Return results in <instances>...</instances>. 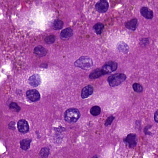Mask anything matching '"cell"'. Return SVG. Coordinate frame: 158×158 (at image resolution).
<instances>
[{
    "instance_id": "1",
    "label": "cell",
    "mask_w": 158,
    "mask_h": 158,
    "mask_svg": "<svg viewBox=\"0 0 158 158\" xmlns=\"http://www.w3.org/2000/svg\"><path fill=\"white\" fill-rule=\"evenodd\" d=\"M80 116V111L77 109L72 108L68 109L65 112L64 118L65 120L68 123H74L77 121Z\"/></svg>"
},
{
    "instance_id": "2",
    "label": "cell",
    "mask_w": 158,
    "mask_h": 158,
    "mask_svg": "<svg viewBox=\"0 0 158 158\" xmlns=\"http://www.w3.org/2000/svg\"><path fill=\"white\" fill-rule=\"evenodd\" d=\"M126 79V76L124 74H115L108 78V82L111 87H115L122 84Z\"/></svg>"
},
{
    "instance_id": "3",
    "label": "cell",
    "mask_w": 158,
    "mask_h": 158,
    "mask_svg": "<svg viewBox=\"0 0 158 158\" xmlns=\"http://www.w3.org/2000/svg\"><path fill=\"white\" fill-rule=\"evenodd\" d=\"M75 65L83 70H88L93 66V62L89 58L83 56L75 61Z\"/></svg>"
},
{
    "instance_id": "4",
    "label": "cell",
    "mask_w": 158,
    "mask_h": 158,
    "mask_svg": "<svg viewBox=\"0 0 158 158\" xmlns=\"http://www.w3.org/2000/svg\"><path fill=\"white\" fill-rule=\"evenodd\" d=\"M117 63L110 61L105 64V65L103 67L102 70L104 74H106L115 71L117 69Z\"/></svg>"
},
{
    "instance_id": "5",
    "label": "cell",
    "mask_w": 158,
    "mask_h": 158,
    "mask_svg": "<svg viewBox=\"0 0 158 158\" xmlns=\"http://www.w3.org/2000/svg\"><path fill=\"white\" fill-rule=\"evenodd\" d=\"M26 94L27 98L32 102H37L40 99V94L36 89H30L26 92Z\"/></svg>"
},
{
    "instance_id": "6",
    "label": "cell",
    "mask_w": 158,
    "mask_h": 158,
    "mask_svg": "<svg viewBox=\"0 0 158 158\" xmlns=\"http://www.w3.org/2000/svg\"><path fill=\"white\" fill-rule=\"evenodd\" d=\"M109 8L108 2L105 0H101L96 5V9L99 13H105Z\"/></svg>"
},
{
    "instance_id": "7",
    "label": "cell",
    "mask_w": 158,
    "mask_h": 158,
    "mask_svg": "<svg viewBox=\"0 0 158 158\" xmlns=\"http://www.w3.org/2000/svg\"><path fill=\"white\" fill-rule=\"evenodd\" d=\"M18 128L19 132L25 134L28 133L29 130L28 123V121L24 119L20 120L18 123Z\"/></svg>"
},
{
    "instance_id": "8",
    "label": "cell",
    "mask_w": 158,
    "mask_h": 158,
    "mask_svg": "<svg viewBox=\"0 0 158 158\" xmlns=\"http://www.w3.org/2000/svg\"><path fill=\"white\" fill-rule=\"evenodd\" d=\"M125 142L127 143L130 148H134L137 145V135L134 134H128L125 138Z\"/></svg>"
},
{
    "instance_id": "9",
    "label": "cell",
    "mask_w": 158,
    "mask_h": 158,
    "mask_svg": "<svg viewBox=\"0 0 158 158\" xmlns=\"http://www.w3.org/2000/svg\"><path fill=\"white\" fill-rule=\"evenodd\" d=\"M29 84L33 87H37L40 85L41 78L38 74L32 75L28 79Z\"/></svg>"
},
{
    "instance_id": "10",
    "label": "cell",
    "mask_w": 158,
    "mask_h": 158,
    "mask_svg": "<svg viewBox=\"0 0 158 158\" xmlns=\"http://www.w3.org/2000/svg\"><path fill=\"white\" fill-rule=\"evenodd\" d=\"M140 12L144 17L147 19H151L154 17L153 12L147 7H142L140 9Z\"/></svg>"
},
{
    "instance_id": "11",
    "label": "cell",
    "mask_w": 158,
    "mask_h": 158,
    "mask_svg": "<svg viewBox=\"0 0 158 158\" xmlns=\"http://www.w3.org/2000/svg\"><path fill=\"white\" fill-rule=\"evenodd\" d=\"M93 92V87L91 85H88L84 87L81 92V98L85 99L88 98L91 95H92Z\"/></svg>"
},
{
    "instance_id": "12",
    "label": "cell",
    "mask_w": 158,
    "mask_h": 158,
    "mask_svg": "<svg viewBox=\"0 0 158 158\" xmlns=\"http://www.w3.org/2000/svg\"><path fill=\"white\" fill-rule=\"evenodd\" d=\"M73 30L70 28H67L61 31V38L63 40L68 39L73 35Z\"/></svg>"
},
{
    "instance_id": "13",
    "label": "cell",
    "mask_w": 158,
    "mask_h": 158,
    "mask_svg": "<svg viewBox=\"0 0 158 158\" xmlns=\"http://www.w3.org/2000/svg\"><path fill=\"white\" fill-rule=\"evenodd\" d=\"M125 25L127 28L129 29L130 30L134 31L137 28V19H133L129 21L126 22Z\"/></svg>"
},
{
    "instance_id": "14",
    "label": "cell",
    "mask_w": 158,
    "mask_h": 158,
    "mask_svg": "<svg viewBox=\"0 0 158 158\" xmlns=\"http://www.w3.org/2000/svg\"><path fill=\"white\" fill-rule=\"evenodd\" d=\"M34 53L39 56H44L47 54V50L42 46H39L34 48Z\"/></svg>"
},
{
    "instance_id": "15",
    "label": "cell",
    "mask_w": 158,
    "mask_h": 158,
    "mask_svg": "<svg viewBox=\"0 0 158 158\" xmlns=\"http://www.w3.org/2000/svg\"><path fill=\"white\" fill-rule=\"evenodd\" d=\"M103 75L105 74L103 73L102 69H96L90 74L89 78L91 79H96V78H99Z\"/></svg>"
},
{
    "instance_id": "16",
    "label": "cell",
    "mask_w": 158,
    "mask_h": 158,
    "mask_svg": "<svg viewBox=\"0 0 158 158\" xmlns=\"http://www.w3.org/2000/svg\"><path fill=\"white\" fill-rule=\"evenodd\" d=\"M32 140H30L28 139H24L21 141L20 145H21V148L23 150H27L30 147V144Z\"/></svg>"
},
{
    "instance_id": "17",
    "label": "cell",
    "mask_w": 158,
    "mask_h": 158,
    "mask_svg": "<svg viewBox=\"0 0 158 158\" xmlns=\"http://www.w3.org/2000/svg\"><path fill=\"white\" fill-rule=\"evenodd\" d=\"M118 49L120 52L124 53H127L129 50L128 46L124 42H120L118 44Z\"/></svg>"
},
{
    "instance_id": "18",
    "label": "cell",
    "mask_w": 158,
    "mask_h": 158,
    "mask_svg": "<svg viewBox=\"0 0 158 158\" xmlns=\"http://www.w3.org/2000/svg\"><path fill=\"white\" fill-rule=\"evenodd\" d=\"M104 26L102 24L100 23H98L95 25L93 27V29H95V32L98 35H100L102 32Z\"/></svg>"
},
{
    "instance_id": "19",
    "label": "cell",
    "mask_w": 158,
    "mask_h": 158,
    "mask_svg": "<svg viewBox=\"0 0 158 158\" xmlns=\"http://www.w3.org/2000/svg\"><path fill=\"white\" fill-rule=\"evenodd\" d=\"M101 112V109L99 107L95 106L91 108L90 113L93 116H97L100 114Z\"/></svg>"
},
{
    "instance_id": "20",
    "label": "cell",
    "mask_w": 158,
    "mask_h": 158,
    "mask_svg": "<svg viewBox=\"0 0 158 158\" xmlns=\"http://www.w3.org/2000/svg\"><path fill=\"white\" fill-rule=\"evenodd\" d=\"M63 22L61 20H55L53 23L54 28L56 30H59L63 28Z\"/></svg>"
},
{
    "instance_id": "21",
    "label": "cell",
    "mask_w": 158,
    "mask_h": 158,
    "mask_svg": "<svg viewBox=\"0 0 158 158\" xmlns=\"http://www.w3.org/2000/svg\"><path fill=\"white\" fill-rule=\"evenodd\" d=\"M133 88L135 91L137 93H141L143 91V87L141 85L138 83H135L133 85Z\"/></svg>"
},
{
    "instance_id": "22",
    "label": "cell",
    "mask_w": 158,
    "mask_h": 158,
    "mask_svg": "<svg viewBox=\"0 0 158 158\" xmlns=\"http://www.w3.org/2000/svg\"><path fill=\"white\" fill-rule=\"evenodd\" d=\"M49 153H50L49 149L46 148H43L42 149H41L40 154L41 157H43V158H46V157H48Z\"/></svg>"
},
{
    "instance_id": "23",
    "label": "cell",
    "mask_w": 158,
    "mask_h": 158,
    "mask_svg": "<svg viewBox=\"0 0 158 158\" xmlns=\"http://www.w3.org/2000/svg\"><path fill=\"white\" fill-rule=\"evenodd\" d=\"M9 108L11 109L12 110H14L16 112H19L21 110L20 107L16 103H12L9 105Z\"/></svg>"
},
{
    "instance_id": "24",
    "label": "cell",
    "mask_w": 158,
    "mask_h": 158,
    "mask_svg": "<svg viewBox=\"0 0 158 158\" xmlns=\"http://www.w3.org/2000/svg\"><path fill=\"white\" fill-rule=\"evenodd\" d=\"M55 40V36L53 35L49 36L48 37H47L45 39V40H44L45 42H46L47 44H48L53 43L54 42Z\"/></svg>"
},
{
    "instance_id": "25",
    "label": "cell",
    "mask_w": 158,
    "mask_h": 158,
    "mask_svg": "<svg viewBox=\"0 0 158 158\" xmlns=\"http://www.w3.org/2000/svg\"><path fill=\"white\" fill-rule=\"evenodd\" d=\"M114 119V117L113 116H110L109 118H108L107 119V121H106V123H105V125L106 126H108V125H110V124L112 123V122L113 119Z\"/></svg>"
},
{
    "instance_id": "26",
    "label": "cell",
    "mask_w": 158,
    "mask_h": 158,
    "mask_svg": "<svg viewBox=\"0 0 158 158\" xmlns=\"http://www.w3.org/2000/svg\"><path fill=\"white\" fill-rule=\"evenodd\" d=\"M154 120L156 123H158V109L154 114Z\"/></svg>"
},
{
    "instance_id": "27",
    "label": "cell",
    "mask_w": 158,
    "mask_h": 158,
    "mask_svg": "<svg viewBox=\"0 0 158 158\" xmlns=\"http://www.w3.org/2000/svg\"><path fill=\"white\" fill-rule=\"evenodd\" d=\"M10 126V127H9L10 128H13V129H14V128L15 129V123H14L13 121L9 124V126Z\"/></svg>"
},
{
    "instance_id": "28",
    "label": "cell",
    "mask_w": 158,
    "mask_h": 158,
    "mask_svg": "<svg viewBox=\"0 0 158 158\" xmlns=\"http://www.w3.org/2000/svg\"><path fill=\"white\" fill-rule=\"evenodd\" d=\"M92 158H99V157L97 156H95L94 157H92Z\"/></svg>"
}]
</instances>
